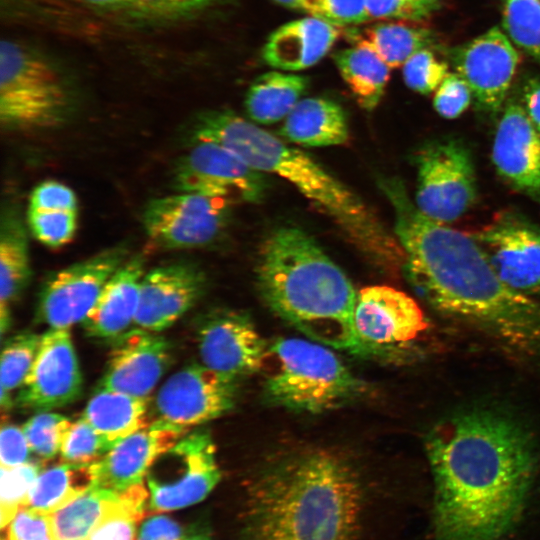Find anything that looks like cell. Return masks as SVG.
I'll return each mask as SVG.
<instances>
[{
    "instance_id": "cell-1",
    "label": "cell",
    "mask_w": 540,
    "mask_h": 540,
    "mask_svg": "<svg viewBox=\"0 0 540 540\" xmlns=\"http://www.w3.org/2000/svg\"><path fill=\"white\" fill-rule=\"evenodd\" d=\"M435 484L437 540H499L531 489L536 454L528 433L496 412L472 410L436 424L425 438Z\"/></svg>"
},
{
    "instance_id": "cell-2",
    "label": "cell",
    "mask_w": 540,
    "mask_h": 540,
    "mask_svg": "<svg viewBox=\"0 0 540 540\" xmlns=\"http://www.w3.org/2000/svg\"><path fill=\"white\" fill-rule=\"evenodd\" d=\"M411 284L439 314L540 363V300L507 286L469 233L422 215L398 180L382 183Z\"/></svg>"
},
{
    "instance_id": "cell-3",
    "label": "cell",
    "mask_w": 540,
    "mask_h": 540,
    "mask_svg": "<svg viewBox=\"0 0 540 540\" xmlns=\"http://www.w3.org/2000/svg\"><path fill=\"white\" fill-rule=\"evenodd\" d=\"M362 489L352 466L322 448L291 452L248 488L249 540H355Z\"/></svg>"
},
{
    "instance_id": "cell-4",
    "label": "cell",
    "mask_w": 540,
    "mask_h": 540,
    "mask_svg": "<svg viewBox=\"0 0 540 540\" xmlns=\"http://www.w3.org/2000/svg\"><path fill=\"white\" fill-rule=\"evenodd\" d=\"M193 139L218 143L252 168L292 184L365 258L385 271L404 267V251L375 211L345 184L301 150L233 111L200 114Z\"/></svg>"
},
{
    "instance_id": "cell-5",
    "label": "cell",
    "mask_w": 540,
    "mask_h": 540,
    "mask_svg": "<svg viewBox=\"0 0 540 540\" xmlns=\"http://www.w3.org/2000/svg\"><path fill=\"white\" fill-rule=\"evenodd\" d=\"M258 291L267 306L313 341L361 353L350 279L305 231L294 226L270 232L258 251Z\"/></svg>"
},
{
    "instance_id": "cell-6",
    "label": "cell",
    "mask_w": 540,
    "mask_h": 540,
    "mask_svg": "<svg viewBox=\"0 0 540 540\" xmlns=\"http://www.w3.org/2000/svg\"><path fill=\"white\" fill-rule=\"evenodd\" d=\"M259 373L272 404L299 412L341 407L366 388L328 346L300 338L270 343Z\"/></svg>"
},
{
    "instance_id": "cell-7",
    "label": "cell",
    "mask_w": 540,
    "mask_h": 540,
    "mask_svg": "<svg viewBox=\"0 0 540 540\" xmlns=\"http://www.w3.org/2000/svg\"><path fill=\"white\" fill-rule=\"evenodd\" d=\"M68 93L44 58L10 40L0 46V120L8 129L56 126L64 120Z\"/></svg>"
},
{
    "instance_id": "cell-8",
    "label": "cell",
    "mask_w": 540,
    "mask_h": 540,
    "mask_svg": "<svg viewBox=\"0 0 540 540\" xmlns=\"http://www.w3.org/2000/svg\"><path fill=\"white\" fill-rule=\"evenodd\" d=\"M415 206L426 218L448 224L477 200L475 165L469 148L454 137L424 144L416 155Z\"/></svg>"
},
{
    "instance_id": "cell-9",
    "label": "cell",
    "mask_w": 540,
    "mask_h": 540,
    "mask_svg": "<svg viewBox=\"0 0 540 540\" xmlns=\"http://www.w3.org/2000/svg\"><path fill=\"white\" fill-rule=\"evenodd\" d=\"M220 479L211 434L204 429L190 430L149 469L146 475L148 508L162 512L200 502Z\"/></svg>"
},
{
    "instance_id": "cell-10",
    "label": "cell",
    "mask_w": 540,
    "mask_h": 540,
    "mask_svg": "<svg viewBox=\"0 0 540 540\" xmlns=\"http://www.w3.org/2000/svg\"><path fill=\"white\" fill-rule=\"evenodd\" d=\"M128 254L127 246L118 244L50 275L39 294L37 320L51 329L83 322Z\"/></svg>"
},
{
    "instance_id": "cell-11",
    "label": "cell",
    "mask_w": 540,
    "mask_h": 540,
    "mask_svg": "<svg viewBox=\"0 0 540 540\" xmlns=\"http://www.w3.org/2000/svg\"><path fill=\"white\" fill-rule=\"evenodd\" d=\"M231 203L227 198L187 192L152 199L143 211V227L159 248L202 247L224 230Z\"/></svg>"
},
{
    "instance_id": "cell-12",
    "label": "cell",
    "mask_w": 540,
    "mask_h": 540,
    "mask_svg": "<svg viewBox=\"0 0 540 540\" xmlns=\"http://www.w3.org/2000/svg\"><path fill=\"white\" fill-rule=\"evenodd\" d=\"M235 400L236 379L203 364H191L163 383L152 419L190 431L228 412Z\"/></svg>"
},
{
    "instance_id": "cell-13",
    "label": "cell",
    "mask_w": 540,
    "mask_h": 540,
    "mask_svg": "<svg viewBox=\"0 0 540 540\" xmlns=\"http://www.w3.org/2000/svg\"><path fill=\"white\" fill-rule=\"evenodd\" d=\"M173 183L179 192L258 202L266 189L262 172L252 168L226 147L194 140L174 169Z\"/></svg>"
},
{
    "instance_id": "cell-14",
    "label": "cell",
    "mask_w": 540,
    "mask_h": 540,
    "mask_svg": "<svg viewBox=\"0 0 540 540\" xmlns=\"http://www.w3.org/2000/svg\"><path fill=\"white\" fill-rule=\"evenodd\" d=\"M469 234L507 286L540 300L539 225L517 212L502 211Z\"/></svg>"
},
{
    "instance_id": "cell-15",
    "label": "cell",
    "mask_w": 540,
    "mask_h": 540,
    "mask_svg": "<svg viewBox=\"0 0 540 540\" xmlns=\"http://www.w3.org/2000/svg\"><path fill=\"white\" fill-rule=\"evenodd\" d=\"M354 325L362 353H376L411 343L428 324L412 297L390 286L373 285L357 293Z\"/></svg>"
},
{
    "instance_id": "cell-16",
    "label": "cell",
    "mask_w": 540,
    "mask_h": 540,
    "mask_svg": "<svg viewBox=\"0 0 540 540\" xmlns=\"http://www.w3.org/2000/svg\"><path fill=\"white\" fill-rule=\"evenodd\" d=\"M83 378L69 329H49L42 334L35 361L19 388L18 405L39 412L77 400Z\"/></svg>"
},
{
    "instance_id": "cell-17",
    "label": "cell",
    "mask_w": 540,
    "mask_h": 540,
    "mask_svg": "<svg viewBox=\"0 0 540 540\" xmlns=\"http://www.w3.org/2000/svg\"><path fill=\"white\" fill-rule=\"evenodd\" d=\"M197 344L203 365L234 379L259 373L269 345L247 314L228 310L202 320Z\"/></svg>"
},
{
    "instance_id": "cell-18",
    "label": "cell",
    "mask_w": 540,
    "mask_h": 540,
    "mask_svg": "<svg viewBox=\"0 0 540 540\" xmlns=\"http://www.w3.org/2000/svg\"><path fill=\"white\" fill-rule=\"evenodd\" d=\"M456 72L468 83L479 109L498 112L519 63L508 36L493 27L451 54Z\"/></svg>"
},
{
    "instance_id": "cell-19",
    "label": "cell",
    "mask_w": 540,
    "mask_h": 540,
    "mask_svg": "<svg viewBox=\"0 0 540 540\" xmlns=\"http://www.w3.org/2000/svg\"><path fill=\"white\" fill-rule=\"evenodd\" d=\"M172 360L171 346L155 332L133 327L114 341L97 388L146 398Z\"/></svg>"
},
{
    "instance_id": "cell-20",
    "label": "cell",
    "mask_w": 540,
    "mask_h": 540,
    "mask_svg": "<svg viewBox=\"0 0 540 540\" xmlns=\"http://www.w3.org/2000/svg\"><path fill=\"white\" fill-rule=\"evenodd\" d=\"M204 273L190 263L163 265L145 273L133 327L159 333L173 325L203 295Z\"/></svg>"
},
{
    "instance_id": "cell-21",
    "label": "cell",
    "mask_w": 540,
    "mask_h": 540,
    "mask_svg": "<svg viewBox=\"0 0 540 540\" xmlns=\"http://www.w3.org/2000/svg\"><path fill=\"white\" fill-rule=\"evenodd\" d=\"M492 161L506 183L540 202V133L515 101L505 105L498 122Z\"/></svg>"
},
{
    "instance_id": "cell-22",
    "label": "cell",
    "mask_w": 540,
    "mask_h": 540,
    "mask_svg": "<svg viewBox=\"0 0 540 540\" xmlns=\"http://www.w3.org/2000/svg\"><path fill=\"white\" fill-rule=\"evenodd\" d=\"M187 432L153 419L94 462L93 486L120 492L142 483L156 459Z\"/></svg>"
},
{
    "instance_id": "cell-23",
    "label": "cell",
    "mask_w": 540,
    "mask_h": 540,
    "mask_svg": "<svg viewBox=\"0 0 540 540\" xmlns=\"http://www.w3.org/2000/svg\"><path fill=\"white\" fill-rule=\"evenodd\" d=\"M144 265L145 256L138 253L129 257L112 275L82 322L87 336L115 341L134 325Z\"/></svg>"
},
{
    "instance_id": "cell-24",
    "label": "cell",
    "mask_w": 540,
    "mask_h": 540,
    "mask_svg": "<svg viewBox=\"0 0 540 540\" xmlns=\"http://www.w3.org/2000/svg\"><path fill=\"white\" fill-rule=\"evenodd\" d=\"M341 34L340 26L323 18L293 20L271 33L262 57L269 66L282 71L304 70L319 62Z\"/></svg>"
},
{
    "instance_id": "cell-25",
    "label": "cell",
    "mask_w": 540,
    "mask_h": 540,
    "mask_svg": "<svg viewBox=\"0 0 540 540\" xmlns=\"http://www.w3.org/2000/svg\"><path fill=\"white\" fill-rule=\"evenodd\" d=\"M279 134L305 147L343 145L350 137L342 107L321 97L301 99L285 118Z\"/></svg>"
},
{
    "instance_id": "cell-26",
    "label": "cell",
    "mask_w": 540,
    "mask_h": 540,
    "mask_svg": "<svg viewBox=\"0 0 540 540\" xmlns=\"http://www.w3.org/2000/svg\"><path fill=\"white\" fill-rule=\"evenodd\" d=\"M149 398L97 388L83 417L109 442H117L148 425Z\"/></svg>"
},
{
    "instance_id": "cell-27",
    "label": "cell",
    "mask_w": 540,
    "mask_h": 540,
    "mask_svg": "<svg viewBox=\"0 0 540 540\" xmlns=\"http://www.w3.org/2000/svg\"><path fill=\"white\" fill-rule=\"evenodd\" d=\"M306 76L270 71L257 77L248 89L245 110L253 122L270 125L286 118L307 91Z\"/></svg>"
},
{
    "instance_id": "cell-28",
    "label": "cell",
    "mask_w": 540,
    "mask_h": 540,
    "mask_svg": "<svg viewBox=\"0 0 540 540\" xmlns=\"http://www.w3.org/2000/svg\"><path fill=\"white\" fill-rule=\"evenodd\" d=\"M339 50L333 55L338 71L357 103L373 110L384 95L390 78V67L367 44Z\"/></svg>"
},
{
    "instance_id": "cell-29",
    "label": "cell",
    "mask_w": 540,
    "mask_h": 540,
    "mask_svg": "<svg viewBox=\"0 0 540 540\" xmlns=\"http://www.w3.org/2000/svg\"><path fill=\"white\" fill-rule=\"evenodd\" d=\"M94 484L93 463H67L42 470L30 491L26 506L50 515Z\"/></svg>"
},
{
    "instance_id": "cell-30",
    "label": "cell",
    "mask_w": 540,
    "mask_h": 540,
    "mask_svg": "<svg viewBox=\"0 0 540 540\" xmlns=\"http://www.w3.org/2000/svg\"><path fill=\"white\" fill-rule=\"evenodd\" d=\"M405 20L379 22L364 28L355 36L373 49L390 67L398 68L416 52L434 46V33L422 26Z\"/></svg>"
},
{
    "instance_id": "cell-31",
    "label": "cell",
    "mask_w": 540,
    "mask_h": 540,
    "mask_svg": "<svg viewBox=\"0 0 540 540\" xmlns=\"http://www.w3.org/2000/svg\"><path fill=\"white\" fill-rule=\"evenodd\" d=\"M31 275L28 241L20 218L7 212L2 216L0 231V311L10 312L29 282Z\"/></svg>"
},
{
    "instance_id": "cell-32",
    "label": "cell",
    "mask_w": 540,
    "mask_h": 540,
    "mask_svg": "<svg viewBox=\"0 0 540 540\" xmlns=\"http://www.w3.org/2000/svg\"><path fill=\"white\" fill-rule=\"evenodd\" d=\"M119 499L120 492L92 486L50 514L54 539L88 540Z\"/></svg>"
},
{
    "instance_id": "cell-33",
    "label": "cell",
    "mask_w": 540,
    "mask_h": 540,
    "mask_svg": "<svg viewBox=\"0 0 540 540\" xmlns=\"http://www.w3.org/2000/svg\"><path fill=\"white\" fill-rule=\"evenodd\" d=\"M148 501L149 491L143 482L120 491L118 503L88 540H136V525L144 517Z\"/></svg>"
},
{
    "instance_id": "cell-34",
    "label": "cell",
    "mask_w": 540,
    "mask_h": 540,
    "mask_svg": "<svg viewBox=\"0 0 540 540\" xmlns=\"http://www.w3.org/2000/svg\"><path fill=\"white\" fill-rule=\"evenodd\" d=\"M503 27L516 46L540 63V0H506Z\"/></svg>"
},
{
    "instance_id": "cell-35",
    "label": "cell",
    "mask_w": 540,
    "mask_h": 540,
    "mask_svg": "<svg viewBox=\"0 0 540 540\" xmlns=\"http://www.w3.org/2000/svg\"><path fill=\"white\" fill-rule=\"evenodd\" d=\"M42 335L24 331L7 339L1 353V389L20 388L37 356Z\"/></svg>"
},
{
    "instance_id": "cell-36",
    "label": "cell",
    "mask_w": 540,
    "mask_h": 540,
    "mask_svg": "<svg viewBox=\"0 0 540 540\" xmlns=\"http://www.w3.org/2000/svg\"><path fill=\"white\" fill-rule=\"evenodd\" d=\"M73 422L58 413L43 411L29 418L22 429L31 452L43 460L60 454Z\"/></svg>"
},
{
    "instance_id": "cell-37",
    "label": "cell",
    "mask_w": 540,
    "mask_h": 540,
    "mask_svg": "<svg viewBox=\"0 0 540 540\" xmlns=\"http://www.w3.org/2000/svg\"><path fill=\"white\" fill-rule=\"evenodd\" d=\"M42 471L39 463L29 461L16 467L1 466L0 522L4 529L18 510L26 506L30 491Z\"/></svg>"
},
{
    "instance_id": "cell-38",
    "label": "cell",
    "mask_w": 540,
    "mask_h": 540,
    "mask_svg": "<svg viewBox=\"0 0 540 540\" xmlns=\"http://www.w3.org/2000/svg\"><path fill=\"white\" fill-rule=\"evenodd\" d=\"M113 446L82 416L73 422L59 456L61 462L93 463L102 459Z\"/></svg>"
},
{
    "instance_id": "cell-39",
    "label": "cell",
    "mask_w": 540,
    "mask_h": 540,
    "mask_svg": "<svg viewBox=\"0 0 540 540\" xmlns=\"http://www.w3.org/2000/svg\"><path fill=\"white\" fill-rule=\"evenodd\" d=\"M28 224L34 237L52 248L72 240L77 229V211L28 210Z\"/></svg>"
},
{
    "instance_id": "cell-40",
    "label": "cell",
    "mask_w": 540,
    "mask_h": 540,
    "mask_svg": "<svg viewBox=\"0 0 540 540\" xmlns=\"http://www.w3.org/2000/svg\"><path fill=\"white\" fill-rule=\"evenodd\" d=\"M402 67L405 84L425 95L436 91L449 73L448 65L438 60L430 49L416 52Z\"/></svg>"
},
{
    "instance_id": "cell-41",
    "label": "cell",
    "mask_w": 540,
    "mask_h": 540,
    "mask_svg": "<svg viewBox=\"0 0 540 540\" xmlns=\"http://www.w3.org/2000/svg\"><path fill=\"white\" fill-rule=\"evenodd\" d=\"M439 7V0H366L369 21H420L430 17Z\"/></svg>"
},
{
    "instance_id": "cell-42",
    "label": "cell",
    "mask_w": 540,
    "mask_h": 540,
    "mask_svg": "<svg viewBox=\"0 0 540 540\" xmlns=\"http://www.w3.org/2000/svg\"><path fill=\"white\" fill-rule=\"evenodd\" d=\"M90 5L145 15H175L191 12L213 0H83Z\"/></svg>"
},
{
    "instance_id": "cell-43",
    "label": "cell",
    "mask_w": 540,
    "mask_h": 540,
    "mask_svg": "<svg viewBox=\"0 0 540 540\" xmlns=\"http://www.w3.org/2000/svg\"><path fill=\"white\" fill-rule=\"evenodd\" d=\"M472 97L468 83L457 72L448 73L435 91L433 105L443 118L455 119L469 107Z\"/></svg>"
},
{
    "instance_id": "cell-44",
    "label": "cell",
    "mask_w": 540,
    "mask_h": 540,
    "mask_svg": "<svg viewBox=\"0 0 540 540\" xmlns=\"http://www.w3.org/2000/svg\"><path fill=\"white\" fill-rule=\"evenodd\" d=\"M29 209L42 211H77V197L67 185L54 180L38 184L29 199Z\"/></svg>"
},
{
    "instance_id": "cell-45",
    "label": "cell",
    "mask_w": 540,
    "mask_h": 540,
    "mask_svg": "<svg viewBox=\"0 0 540 540\" xmlns=\"http://www.w3.org/2000/svg\"><path fill=\"white\" fill-rule=\"evenodd\" d=\"M8 540H55L50 515L22 506L8 525Z\"/></svg>"
},
{
    "instance_id": "cell-46",
    "label": "cell",
    "mask_w": 540,
    "mask_h": 540,
    "mask_svg": "<svg viewBox=\"0 0 540 540\" xmlns=\"http://www.w3.org/2000/svg\"><path fill=\"white\" fill-rule=\"evenodd\" d=\"M31 449L22 427L3 424L0 431V462L3 467H16L30 461Z\"/></svg>"
},
{
    "instance_id": "cell-47",
    "label": "cell",
    "mask_w": 540,
    "mask_h": 540,
    "mask_svg": "<svg viewBox=\"0 0 540 540\" xmlns=\"http://www.w3.org/2000/svg\"><path fill=\"white\" fill-rule=\"evenodd\" d=\"M321 18L338 26L365 23L366 0H324Z\"/></svg>"
},
{
    "instance_id": "cell-48",
    "label": "cell",
    "mask_w": 540,
    "mask_h": 540,
    "mask_svg": "<svg viewBox=\"0 0 540 540\" xmlns=\"http://www.w3.org/2000/svg\"><path fill=\"white\" fill-rule=\"evenodd\" d=\"M137 540H183L181 527L166 516H154L146 520Z\"/></svg>"
},
{
    "instance_id": "cell-49",
    "label": "cell",
    "mask_w": 540,
    "mask_h": 540,
    "mask_svg": "<svg viewBox=\"0 0 540 540\" xmlns=\"http://www.w3.org/2000/svg\"><path fill=\"white\" fill-rule=\"evenodd\" d=\"M524 108L540 133V81L530 80L524 87Z\"/></svg>"
},
{
    "instance_id": "cell-50",
    "label": "cell",
    "mask_w": 540,
    "mask_h": 540,
    "mask_svg": "<svg viewBox=\"0 0 540 540\" xmlns=\"http://www.w3.org/2000/svg\"><path fill=\"white\" fill-rule=\"evenodd\" d=\"M282 6L302 11L310 16L322 17L324 0H273Z\"/></svg>"
},
{
    "instance_id": "cell-51",
    "label": "cell",
    "mask_w": 540,
    "mask_h": 540,
    "mask_svg": "<svg viewBox=\"0 0 540 540\" xmlns=\"http://www.w3.org/2000/svg\"><path fill=\"white\" fill-rule=\"evenodd\" d=\"M184 540H208V538L203 535H195V536H190Z\"/></svg>"
}]
</instances>
